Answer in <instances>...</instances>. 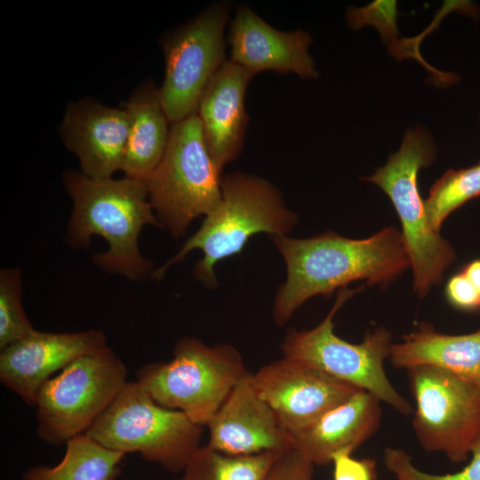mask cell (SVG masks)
I'll list each match as a JSON object with an SVG mask.
<instances>
[{"mask_svg": "<svg viewBox=\"0 0 480 480\" xmlns=\"http://www.w3.org/2000/svg\"><path fill=\"white\" fill-rule=\"evenodd\" d=\"M287 269L279 288L273 316L284 325L308 299L330 295L356 280L385 286L409 267L410 259L402 233L388 227L365 239H352L334 232L310 238L271 236Z\"/></svg>", "mask_w": 480, "mask_h": 480, "instance_id": "obj_1", "label": "cell"}, {"mask_svg": "<svg viewBox=\"0 0 480 480\" xmlns=\"http://www.w3.org/2000/svg\"><path fill=\"white\" fill-rule=\"evenodd\" d=\"M63 181L73 202L68 244L85 248L92 236H100L108 247L92 257L99 268L134 281L149 275L152 268L140 251L139 236L144 226L160 223L146 181L129 177L94 180L73 170L63 173Z\"/></svg>", "mask_w": 480, "mask_h": 480, "instance_id": "obj_2", "label": "cell"}, {"mask_svg": "<svg viewBox=\"0 0 480 480\" xmlns=\"http://www.w3.org/2000/svg\"><path fill=\"white\" fill-rule=\"evenodd\" d=\"M296 222V214L269 181L240 172L229 173L222 179L219 204L205 215L200 228L151 276L160 280L171 266L199 249L204 257L196 263L194 276L212 286L216 284V263L239 253L253 235L287 236Z\"/></svg>", "mask_w": 480, "mask_h": 480, "instance_id": "obj_3", "label": "cell"}, {"mask_svg": "<svg viewBox=\"0 0 480 480\" xmlns=\"http://www.w3.org/2000/svg\"><path fill=\"white\" fill-rule=\"evenodd\" d=\"M246 372L234 347L187 337L177 342L171 361L140 367L136 381L156 403L204 427Z\"/></svg>", "mask_w": 480, "mask_h": 480, "instance_id": "obj_4", "label": "cell"}, {"mask_svg": "<svg viewBox=\"0 0 480 480\" xmlns=\"http://www.w3.org/2000/svg\"><path fill=\"white\" fill-rule=\"evenodd\" d=\"M436 148L420 127L408 130L399 150L385 165L364 178L379 186L391 200L402 224V236L413 273V290L426 296L454 261L455 252L430 225L420 195L418 174L428 166Z\"/></svg>", "mask_w": 480, "mask_h": 480, "instance_id": "obj_5", "label": "cell"}, {"mask_svg": "<svg viewBox=\"0 0 480 480\" xmlns=\"http://www.w3.org/2000/svg\"><path fill=\"white\" fill-rule=\"evenodd\" d=\"M203 427L184 412L152 400L137 381H127L86 431L104 447L145 460L168 471H183L199 448Z\"/></svg>", "mask_w": 480, "mask_h": 480, "instance_id": "obj_6", "label": "cell"}, {"mask_svg": "<svg viewBox=\"0 0 480 480\" xmlns=\"http://www.w3.org/2000/svg\"><path fill=\"white\" fill-rule=\"evenodd\" d=\"M220 172L196 112L172 124L164 156L146 180L160 226L180 237L196 218L212 211L221 198Z\"/></svg>", "mask_w": 480, "mask_h": 480, "instance_id": "obj_7", "label": "cell"}, {"mask_svg": "<svg viewBox=\"0 0 480 480\" xmlns=\"http://www.w3.org/2000/svg\"><path fill=\"white\" fill-rule=\"evenodd\" d=\"M127 369L108 346L73 361L41 388L37 436L60 445L86 433L127 382Z\"/></svg>", "mask_w": 480, "mask_h": 480, "instance_id": "obj_8", "label": "cell"}, {"mask_svg": "<svg viewBox=\"0 0 480 480\" xmlns=\"http://www.w3.org/2000/svg\"><path fill=\"white\" fill-rule=\"evenodd\" d=\"M357 291L340 289L329 314L315 328L290 331L282 344L284 355L365 390L397 412L409 415L412 412L410 403L392 386L384 369L393 345L391 333L380 327L368 333L361 343L352 344L333 331L336 312Z\"/></svg>", "mask_w": 480, "mask_h": 480, "instance_id": "obj_9", "label": "cell"}, {"mask_svg": "<svg viewBox=\"0 0 480 480\" xmlns=\"http://www.w3.org/2000/svg\"><path fill=\"white\" fill-rule=\"evenodd\" d=\"M406 371L420 444L443 452L452 462L466 461L480 439V387L435 366Z\"/></svg>", "mask_w": 480, "mask_h": 480, "instance_id": "obj_10", "label": "cell"}, {"mask_svg": "<svg viewBox=\"0 0 480 480\" xmlns=\"http://www.w3.org/2000/svg\"><path fill=\"white\" fill-rule=\"evenodd\" d=\"M230 5L212 4L161 40L165 72L159 95L172 124L196 112L205 87L227 60L224 33Z\"/></svg>", "mask_w": 480, "mask_h": 480, "instance_id": "obj_11", "label": "cell"}, {"mask_svg": "<svg viewBox=\"0 0 480 480\" xmlns=\"http://www.w3.org/2000/svg\"><path fill=\"white\" fill-rule=\"evenodd\" d=\"M252 381L290 435L363 390L285 356L260 368Z\"/></svg>", "mask_w": 480, "mask_h": 480, "instance_id": "obj_12", "label": "cell"}, {"mask_svg": "<svg viewBox=\"0 0 480 480\" xmlns=\"http://www.w3.org/2000/svg\"><path fill=\"white\" fill-rule=\"evenodd\" d=\"M107 346L103 332H76L35 330L0 353V381L27 404L36 406L43 385L76 359Z\"/></svg>", "mask_w": 480, "mask_h": 480, "instance_id": "obj_13", "label": "cell"}, {"mask_svg": "<svg viewBox=\"0 0 480 480\" xmlns=\"http://www.w3.org/2000/svg\"><path fill=\"white\" fill-rule=\"evenodd\" d=\"M208 445L231 455L284 452L292 439L278 417L261 397L247 372L212 417Z\"/></svg>", "mask_w": 480, "mask_h": 480, "instance_id": "obj_14", "label": "cell"}, {"mask_svg": "<svg viewBox=\"0 0 480 480\" xmlns=\"http://www.w3.org/2000/svg\"><path fill=\"white\" fill-rule=\"evenodd\" d=\"M311 41L307 31L278 30L247 4H241L230 21L228 60L253 76L271 70L293 73L301 78H316L318 73L308 52Z\"/></svg>", "mask_w": 480, "mask_h": 480, "instance_id": "obj_15", "label": "cell"}, {"mask_svg": "<svg viewBox=\"0 0 480 480\" xmlns=\"http://www.w3.org/2000/svg\"><path fill=\"white\" fill-rule=\"evenodd\" d=\"M129 131L124 108H110L90 99L68 105L60 133L77 157L81 172L94 180L122 171Z\"/></svg>", "mask_w": 480, "mask_h": 480, "instance_id": "obj_16", "label": "cell"}, {"mask_svg": "<svg viewBox=\"0 0 480 480\" xmlns=\"http://www.w3.org/2000/svg\"><path fill=\"white\" fill-rule=\"evenodd\" d=\"M253 76L247 69L227 60L200 98L196 114L210 154L220 171L243 148L249 121L244 97Z\"/></svg>", "mask_w": 480, "mask_h": 480, "instance_id": "obj_17", "label": "cell"}, {"mask_svg": "<svg viewBox=\"0 0 480 480\" xmlns=\"http://www.w3.org/2000/svg\"><path fill=\"white\" fill-rule=\"evenodd\" d=\"M380 400L359 390L344 403L291 435L292 448L314 465L331 463L334 453L353 452L378 429Z\"/></svg>", "mask_w": 480, "mask_h": 480, "instance_id": "obj_18", "label": "cell"}, {"mask_svg": "<svg viewBox=\"0 0 480 480\" xmlns=\"http://www.w3.org/2000/svg\"><path fill=\"white\" fill-rule=\"evenodd\" d=\"M389 357L399 369L435 366L480 387V330L449 335L422 324L401 342L393 343Z\"/></svg>", "mask_w": 480, "mask_h": 480, "instance_id": "obj_19", "label": "cell"}, {"mask_svg": "<svg viewBox=\"0 0 480 480\" xmlns=\"http://www.w3.org/2000/svg\"><path fill=\"white\" fill-rule=\"evenodd\" d=\"M124 108L129 115V131L122 171L125 177L146 181L164 156L171 122L153 81L137 88Z\"/></svg>", "mask_w": 480, "mask_h": 480, "instance_id": "obj_20", "label": "cell"}, {"mask_svg": "<svg viewBox=\"0 0 480 480\" xmlns=\"http://www.w3.org/2000/svg\"><path fill=\"white\" fill-rule=\"evenodd\" d=\"M124 456L83 433L67 442L64 456L57 465L31 467L21 480H116Z\"/></svg>", "mask_w": 480, "mask_h": 480, "instance_id": "obj_21", "label": "cell"}, {"mask_svg": "<svg viewBox=\"0 0 480 480\" xmlns=\"http://www.w3.org/2000/svg\"><path fill=\"white\" fill-rule=\"evenodd\" d=\"M283 452L231 455L205 444L189 459L181 480H266Z\"/></svg>", "mask_w": 480, "mask_h": 480, "instance_id": "obj_22", "label": "cell"}, {"mask_svg": "<svg viewBox=\"0 0 480 480\" xmlns=\"http://www.w3.org/2000/svg\"><path fill=\"white\" fill-rule=\"evenodd\" d=\"M480 196V163L476 165L449 170L432 186L424 202L432 228L439 232L451 212L468 200Z\"/></svg>", "mask_w": 480, "mask_h": 480, "instance_id": "obj_23", "label": "cell"}, {"mask_svg": "<svg viewBox=\"0 0 480 480\" xmlns=\"http://www.w3.org/2000/svg\"><path fill=\"white\" fill-rule=\"evenodd\" d=\"M21 272L18 268L0 271V349L35 331L22 305Z\"/></svg>", "mask_w": 480, "mask_h": 480, "instance_id": "obj_24", "label": "cell"}, {"mask_svg": "<svg viewBox=\"0 0 480 480\" xmlns=\"http://www.w3.org/2000/svg\"><path fill=\"white\" fill-rule=\"evenodd\" d=\"M471 460L461 470L444 475H432L415 468L411 457L396 449H387L386 465L396 476V480H480V439L474 445Z\"/></svg>", "mask_w": 480, "mask_h": 480, "instance_id": "obj_25", "label": "cell"}, {"mask_svg": "<svg viewBox=\"0 0 480 480\" xmlns=\"http://www.w3.org/2000/svg\"><path fill=\"white\" fill-rule=\"evenodd\" d=\"M396 19L395 1H374L363 8L349 9L347 15V21L352 28L372 25L378 28L384 40L389 41L396 34Z\"/></svg>", "mask_w": 480, "mask_h": 480, "instance_id": "obj_26", "label": "cell"}, {"mask_svg": "<svg viewBox=\"0 0 480 480\" xmlns=\"http://www.w3.org/2000/svg\"><path fill=\"white\" fill-rule=\"evenodd\" d=\"M351 453L343 450L332 455L333 480H377L375 460L354 459Z\"/></svg>", "mask_w": 480, "mask_h": 480, "instance_id": "obj_27", "label": "cell"}, {"mask_svg": "<svg viewBox=\"0 0 480 480\" xmlns=\"http://www.w3.org/2000/svg\"><path fill=\"white\" fill-rule=\"evenodd\" d=\"M314 466L291 448L280 455L266 480H313Z\"/></svg>", "mask_w": 480, "mask_h": 480, "instance_id": "obj_28", "label": "cell"}, {"mask_svg": "<svg viewBox=\"0 0 480 480\" xmlns=\"http://www.w3.org/2000/svg\"><path fill=\"white\" fill-rule=\"evenodd\" d=\"M445 293L449 302L458 308L472 310L480 308V292L463 272L448 281Z\"/></svg>", "mask_w": 480, "mask_h": 480, "instance_id": "obj_29", "label": "cell"}, {"mask_svg": "<svg viewBox=\"0 0 480 480\" xmlns=\"http://www.w3.org/2000/svg\"><path fill=\"white\" fill-rule=\"evenodd\" d=\"M462 272L480 292V260L470 262Z\"/></svg>", "mask_w": 480, "mask_h": 480, "instance_id": "obj_30", "label": "cell"}, {"mask_svg": "<svg viewBox=\"0 0 480 480\" xmlns=\"http://www.w3.org/2000/svg\"><path fill=\"white\" fill-rule=\"evenodd\" d=\"M479 119H480V116H479Z\"/></svg>", "mask_w": 480, "mask_h": 480, "instance_id": "obj_31", "label": "cell"}, {"mask_svg": "<svg viewBox=\"0 0 480 480\" xmlns=\"http://www.w3.org/2000/svg\"><path fill=\"white\" fill-rule=\"evenodd\" d=\"M480 163V162H479Z\"/></svg>", "mask_w": 480, "mask_h": 480, "instance_id": "obj_32", "label": "cell"}]
</instances>
